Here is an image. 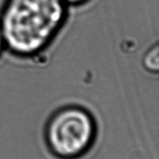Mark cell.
<instances>
[{"label":"cell","instance_id":"1","mask_svg":"<svg viewBox=\"0 0 159 159\" xmlns=\"http://www.w3.org/2000/svg\"><path fill=\"white\" fill-rule=\"evenodd\" d=\"M67 16L62 0H6L0 16L5 48L19 57L45 50Z\"/></svg>","mask_w":159,"mask_h":159},{"label":"cell","instance_id":"2","mask_svg":"<svg viewBox=\"0 0 159 159\" xmlns=\"http://www.w3.org/2000/svg\"><path fill=\"white\" fill-rule=\"evenodd\" d=\"M96 136L92 115L77 106L62 108L53 115L45 128L49 150L60 159H75L91 148Z\"/></svg>","mask_w":159,"mask_h":159},{"label":"cell","instance_id":"3","mask_svg":"<svg viewBox=\"0 0 159 159\" xmlns=\"http://www.w3.org/2000/svg\"><path fill=\"white\" fill-rule=\"evenodd\" d=\"M158 46L155 45L145 54L143 64L149 72H157L158 70Z\"/></svg>","mask_w":159,"mask_h":159},{"label":"cell","instance_id":"4","mask_svg":"<svg viewBox=\"0 0 159 159\" xmlns=\"http://www.w3.org/2000/svg\"><path fill=\"white\" fill-rule=\"evenodd\" d=\"M62 1L68 6V5H79L87 2V0H62Z\"/></svg>","mask_w":159,"mask_h":159},{"label":"cell","instance_id":"5","mask_svg":"<svg viewBox=\"0 0 159 159\" xmlns=\"http://www.w3.org/2000/svg\"><path fill=\"white\" fill-rule=\"evenodd\" d=\"M4 48H5V42H4L3 32H2V29H1V27H0V55L3 52Z\"/></svg>","mask_w":159,"mask_h":159}]
</instances>
